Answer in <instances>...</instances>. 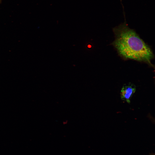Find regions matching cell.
<instances>
[{
    "label": "cell",
    "instance_id": "cell-1",
    "mask_svg": "<svg viewBox=\"0 0 155 155\" xmlns=\"http://www.w3.org/2000/svg\"><path fill=\"white\" fill-rule=\"evenodd\" d=\"M113 30L115 38L112 44L121 56L152 65L151 61L154 58L152 50L136 32L128 27L126 21Z\"/></svg>",
    "mask_w": 155,
    "mask_h": 155
},
{
    "label": "cell",
    "instance_id": "cell-2",
    "mask_svg": "<svg viewBox=\"0 0 155 155\" xmlns=\"http://www.w3.org/2000/svg\"><path fill=\"white\" fill-rule=\"evenodd\" d=\"M136 90L135 86L131 83L124 85L121 91V98L123 101L130 103L131 99Z\"/></svg>",
    "mask_w": 155,
    "mask_h": 155
},
{
    "label": "cell",
    "instance_id": "cell-3",
    "mask_svg": "<svg viewBox=\"0 0 155 155\" xmlns=\"http://www.w3.org/2000/svg\"><path fill=\"white\" fill-rule=\"evenodd\" d=\"M88 47H91V46L90 45H88Z\"/></svg>",
    "mask_w": 155,
    "mask_h": 155
},
{
    "label": "cell",
    "instance_id": "cell-4",
    "mask_svg": "<svg viewBox=\"0 0 155 155\" xmlns=\"http://www.w3.org/2000/svg\"><path fill=\"white\" fill-rule=\"evenodd\" d=\"M1 0H0V1H1Z\"/></svg>",
    "mask_w": 155,
    "mask_h": 155
}]
</instances>
